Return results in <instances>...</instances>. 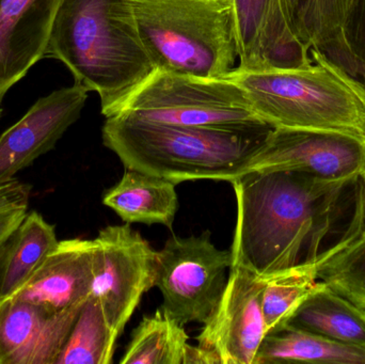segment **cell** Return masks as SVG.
I'll return each instance as SVG.
<instances>
[{
	"label": "cell",
	"mask_w": 365,
	"mask_h": 364,
	"mask_svg": "<svg viewBox=\"0 0 365 364\" xmlns=\"http://www.w3.org/2000/svg\"><path fill=\"white\" fill-rule=\"evenodd\" d=\"M61 61L74 83L113 117L155 68L141 42L130 0H61L44 58Z\"/></svg>",
	"instance_id": "obj_2"
},
{
	"label": "cell",
	"mask_w": 365,
	"mask_h": 364,
	"mask_svg": "<svg viewBox=\"0 0 365 364\" xmlns=\"http://www.w3.org/2000/svg\"><path fill=\"white\" fill-rule=\"evenodd\" d=\"M264 286L265 280L232 264L220 301L197 337V346L216 364H255L267 333L262 310Z\"/></svg>",
	"instance_id": "obj_9"
},
{
	"label": "cell",
	"mask_w": 365,
	"mask_h": 364,
	"mask_svg": "<svg viewBox=\"0 0 365 364\" xmlns=\"http://www.w3.org/2000/svg\"><path fill=\"white\" fill-rule=\"evenodd\" d=\"M249 171H295L329 181L351 179L365 173V143L338 132L272 128Z\"/></svg>",
	"instance_id": "obj_10"
},
{
	"label": "cell",
	"mask_w": 365,
	"mask_h": 364,
	"mask_svg": "<svg viewBox=\"0 0 365 364\" xmlns=\"http://www.w3.org/2000/svg\"><path fill=\"white\" fill-rule=\"evenodd\" d=\"M1 113H2V109H1V107H0V118H1Z\"/></svg>",
	"instance_id": "obj_30"
},
{
	"label": "cell",
	"mask_w": 365,
	"mask_h": 364,
	"mask_svg": "<svg viewBox=\"0 0 365 364\" xmlns=\"http://www.w3.org/2000/svg\"><path fill=\"white\" fill-rule=\"evenodd\" d=\"M364 236H365V173L360 177L359 180L357 216H356L355 228H354L353 241Z\"/></svg>",
	"instance_id": "obj_29"
},
{
	"label": "cell",
	"mask_w": 365,
	"mask_h": 364,
	"mask_svg": "<svg viewBox=\"0 0 365 364\" xmlns=\"http://www.w3.org/2000/svg\"><path fill=\"white\" fill-rule=\"evenodd\" d=\"M117 340L100 301L90 295L56 364L113 363Z\"/></svg>",
	"instance_id": "obj_22"
},
{
	"label": "cell",
	"mask_w": 365,
	"mask_h": 364,
	"mask_svg": "<svg viewBox=\"0 0 365 364\" xmlns=\"http://www.w3.org/2000/svg\"><path fill=\"white\" fill-rule=\"evenodd\" d=\"M227 1H232V0H227Z\"/></svg>",
	"instance_id": "obj_31"
},
{
	"label": "cell",
	"mask_w": 365,
	"mask_h": 364,
	"mask_svg": "<svg viewBox=\"0 0 365 364\" xmlns=\"http://www.w3.org/2000/svg\"><path fill=\"white\" fill-rule=\"evenodd\" d=\"M315 269L287 271L265 280L262 310L268 331L280 326L289 314L317 286Z\"/></svg>",
	"instance_id": "obj_24"
},
{
	"label": "cell",
	"mask_w": 365,
	"mask_h": 364,
	"mask_svg": "<svg viewBox=\"0 0 365 364\" xmlns=\"http://www.w3.org/2000/svg\"><path fill=\"white\" fill-rule=\"evenodd\" d=\"M359 177L249 171L231 182L237 202L232 264L266 280L317 269L353 241Z\"/></svg>",
	"instance_id": "obj_1"
},
{
	"label": "cell",
	"mask_w": 365,
	"mask_h": 364,
	"mask_svg": "<svg viewBox=\"0 0 365 364\" xmlns=\"http://www.w3.org/2000/svg\"><path fill=\"white\" fill-rule=\"evenodd\" d=\"M233 263L231 250H220L210 231L197 236L173 235L158 251L155 286L162 307L182 325L204 324L220 301Z\"/></svg>",
	"instance_id": "obj_7"
},
{
	"label": "cell",
	"mask_w": 365,
	"mask_h": 364,
	"mask_svg": "<svg viewBox=\"0 0 365 364\" xmlns=\"http://www.w3.org/2000/svg\"><path fill=\"white\" fill-rule=\"evenodd\" d=\"M32 187L15 179L0 182V214L28 209Z\"/></svg>",
	"instance_id": "obj_26"
},
{
	"label": "cell",
	"mask_w": 365,
	"mask_h": 364,
	"mask_svg": "<svg viewBox=\"0 0 365 364\" xmlns=\"http://www.w3.org/2000/svg\"><path fill=\"white\" fill-rule=\"evenodd\" d=\"M92 296L119 338L143 295L155 286L158 251L130 224L108 226L93 239Z\"/></svg>",
	"instance_id": "obj_8"
},
{
	"label": "cell",
	"mask_w": 365,
	"mask_h": 364,
	"mask_svg": "<svg viewBox=\"0 0 365 364\" xmlns=\"http://www.w3.org/2000/svg\"><path fill=\"white\" fill-rule=\"evenodd\" d=\"M317 279L365 310V236L317 265Z\"/></svg>",
	"instance_id": "obj_23"
},
{
	"label": "cell",
	"mask_w": 365,
	"mask_h": 364,
	"mask_svg": "<svg viewBox=\"0 0 365 364\" xmlns=\"http://www.w3.org/2000/svg\"><path fill=\"white\" fill-rule=\"evenodd\" d=\"M93 262V239L59 241L29 281L12 297L53 311L83 305L91 294Z\"/></svg>",
	"instance_id": "obj_15"
},
{
	"label": "cell",
	"mask_w": 365,
	"mask_h": 364,
	"mask_svg": "<svg viewBox=\"0 0 365 364\" xmlns=\"http://www.w3.org/2000/svg\"><path fill=\"white\" fill-rule=\"evenodd\" d=\"M272 126L227 130L106 118L103 142L126 169L175 183L195 180L227 181L248 172Z\"/></svg>",
	"instance_id": "obj_3"
},
{
	"label": "cell",
	"mask_w": 365,
	"mask_h": 364,
	"mask_svg": "<svg viewBox=\"0 0 365 364\" xmlns=\"http://www.w3.org/2000/svg\"><path fill=\"white\" fill-rule=\"evenodd\" d=\"M61 0H0V104L44 58Z\"/></svg>",
	"instance_id": "obj_14"
},
{
	"label": "cell",
	"mask_w": 365,
	"mask_h": 364,
	"mask_svg": "<svg viewBox=\"0 0 365 364\" xmlns=\"http://www.w3.org/2000/svg\"><path fill=\"white\" fill-rule=\"evenodd\" d=\"M297 363L365 364V348L336 343L285 324L268 331L255 364Z\"/></svg>",
	"instance_id": "obj_19"
},
{
	"label": "cell",
	"mask_w": 365,
	"mask_h": 364,
	"mask_svg": "<svg viewBox=\"0 0 365 364\" xmlns=\"http://www.w3.org/2000/svg\"><path fill=\"white\" fill-rule=\"evenodd\" d=\"M177 183L126 169L123 177L103 196V203L110 207L125 224H163L173 229L179 209Z\"/></svg>",
	"instance_id": "obj_16"
},
{
	"label": "cell",
	"mask_w": 365,
	"mask_h": 364,
	"mask_svg": "<svg viewBox=\"0 0 365 364\" xmlns=\"http://www.w3.org/2000/svg\"><path fill=\"white\" fill-rule=\"evenodd\" d=\"M310 55L300 66H237L227 77L272 128L338 132L365 143L364 88L321 51Z\"/></svg>",
	"instance_id": "obj_4"
},
{
	"label": "cell",
	"mask_w": 365,
	"mask_h": 364,
	"mask_svg": "<svg viewBox=\"0 0 365 364\" xmlns=\"http://www.w3.org/2000/svg\"><path fill=\"white\" fill-rule=\"evenodd\" d=\"M334 63L338 64L343 70L346 71L351 77L359 81L365 89V64L356 59L344 43L339 42L328 48L321 51Z\"/></svg>",
	"instance_id": "obj_27"
},
{
	"label": "cell",
	"mask_w": 365,
	"mask_h": 364,
	"mask_svg": "<svg viewBox=\"0 0 365 364\" xmlns=\"http://www.w3.org/2000/svg\"><path fill=\"white\" fill-rule=\"evenodd\" d=\"M28 209H17L0 214V244L15 230L25 218Z\"/></svg>",
	"instance_id": "obj_28"
},
{
	"label": "cell",
	"mask_w": 365,
	"mask_h": 364,
	"mask_svg": "<svg viewBox=\"0 0 365 364\" xmlns=\"http://www.w3.org/2000/svg\"><path fill=\"white\" fill-rule=\"evenodd\" d=\"M58 243L55 227L38 212H27L0 244V301L16 294Z\"/></svg>",
	"instance_id": "obj_18"
},
{
	"label": "cell",
	"mask_w": 365,
	"mask_h": 364,
	"mask_svg": "<svg viewBox=\"0 0 365 364\" xmlns=\"http://www.w3.org/2000/svg\"><path fill=\"white\" fill-rule=\"evenodd\" d=\"M283 324L336 343L365 348V310L319 280Z\"/></svg>",
	"instance_id": "obj_17"
},
{
	"label": "cell",
	"mask_w": 365,
	"mask_h": 364,
	"mask_svg": "<svg viewBox=\"0 0 365 364\" xmlns=\"http://www.w3.org/2000/svg\"><path fill=\"white\" fill-rule=\"evenodd\" d=\"M185 326L160 307L133 331L121 364H185L189 345Z\"/></svg>",
	"instance_id": "obj_20"
},
{
	"label": "cell",
	"mask_w": 365,
	"mask_h": 364,
	"mask_svg": "<svg viewBox=\"0 0 365 364\" xmlns=\"http://www.w3.org/2000/svg\"><path fill=\"white\" fill-rule=\"evenodd\" d=\"M113 115L227 130L269 126L257 117L246 94L229 77L203 78L158 70Z\"/></svg>",
	"instance_id": "obj_6"
},
{
	"label": "cell",
	"mask_w": 365,
	"mask_h": 364,
	"mask_svg": "<svg viewBox=\"0 0 365 364\" xmlns=\"http://www.w3.org/2000/svg\"><path fill=\"white\" fill-rule=\"evenodd\" d=\"M83 305L53 311L13 297L0 301V364H56Z\"/></svg>",
	"instance_id": "obj_12"
},
{
	"label": "cell",
	"mask_w": 365,
	"mask_h": 364,
	"mask_svg": "<svg viewBox=\"0 0 365 364\" xmlns=\"http://www.w3.org/2000/svg\"><path fill=\"white\" fill-rule=\"evenodd\" d=\"M355 0H285L292 27L304 48L324 51L342 41Z\"/></svg>",
	"instance_id": "obj_21"
},
{
	"label": "cell",
	"mask_w": 365,
	"mask_h": 364,
	"mask_svg": "<svg viewBox=\"0 0 365 364\" xmlns=\"http://www.w3.org/2000/svg\"><path fill=\"white\" fill-rule=\"evenodd\" d=\"M130 1L139 36L155 70L216 78L237 68L232 1Z\"/></svg>",
	"instance_id": "obj_5"
},
{
	"label": "cell",
	"mask_w": 365,
	"mask_h": 364,
	"mask_svg": "<svg viewBox=\"0 0 365 364\" xmlns=\"http://www.w3.org/2000/svg\"><path fill=\"white\" fill-rule=\"evenodd\" d=\"M88 93L83 85L74 83L38 98L0 136V182L15 179L17 173L55 147L81 117Z\"/></svg>",
	"instance_id": "obj_11"
},
{
	"label": "cell",
	"mask_w": 365,
	"mask_h": 364,
	"mask_svg": "<svg viewBox=\"0 0 365 364\" xmlns=\"http://www.w3.org/2000/svg\"><path fill=\"white\" fill-rule=\"evenodd\" d=\"M232 6L238 68H289L311 60L292 27L285 0H232Z\"/></svg>",
	"instance_id": "obj_13"
},
{
	"label": "cell",
	"mask_w": 365,
	"mask_h": 364,
	"mask_svg": "<svg viewBox=\"0 0 365 364\" xmlns=\"http://www.w3.org/2000/svg\"><path fill=\"white\" fill-rule=\"evenodd\" d=\"M349 53L365 64V0H355L343 30L342 41Z\"/></svg>",
	"instance_id": "obj_25"
}]
</instances>
